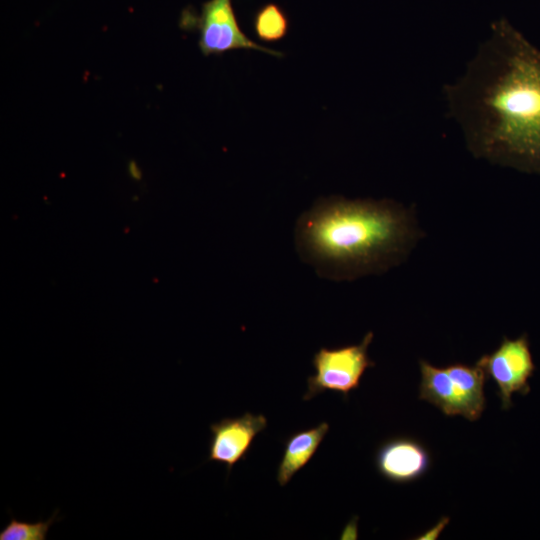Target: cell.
Instances as JSON below:
<instances>
[{
    "label": "cell",
    "mask_w": 540,
    "mask_h": 540,
    "mask_svg": "<svg viewBox=\"0 0 540 540\" xmlns=\"http://www.w3.org/2000/svg\"><path fill=\"white\" fill-rule=\"evenodd\" d=\"M443 93L475 157L540 174V50L506 19Z\"/></svg>",
    "instance_id": "cell-1"
},
{
    "label": "cell",
    "mask_w": 540,
    "mask_h": 540,
    "mask_svg": "<svg viewBox=\"0 0 540 540\" xmlns=\"http://www.w3.org/2000/svg\"><path fill=\"white\" fill-rule=\"evenodd\" d=\"M423 236L413 208L391 199H317L298 217L294 244L322 278L351 281L400 265Z\"/></svg>",
    "instance_id": "cell-2"
},
{
    "label": "cell",
    "mask_w": 540,
    "mask_h": 540,
    "mask_svg": "<svg viewBox=\"0 0 540 540\" xmlns=\"http://www.w3.org/2000/svg\"><path fill=\"white\" fill-rule=\"evenodd\" d=\"M419 399L440 409L446 416L461 415L477 420L485 408L486 374L478 365L454 363L444 368L419 361Z\"/></svg>",
    "instance_id": "cell-3"
},
{
    "label": "cell",
    "mask_w": 540,
    "mask_h": 540,
    "mask_svg": "<svg viewBox=\"0 0 540 540\" xmlns=\"http://www.w3.org/2000/svg\"><path fill=\"white\" fill-rule=\"evenodd\" d=\"M374 334L369 331L359 344L329 349L321 347L312 358L315 374L307 379L303 400H310L325 391L342 394L346 399L358 389L364 372L375 366L368 356Z\"/></svg>",
    "instance_id": "cell-4"
},
{
    "label": "cell",
    "mask_w": 540,
    "mask_h": 540,
    "mask_svg": "<svg viewBox=\"0 0 540 540\" xmlns=\"http://www.w3.org/2000/svg\"><path fill=\"white\" fill-rule=\"evenodd\" d=\"M181 25L198 30L199 49L205 56L221 55L235 49H254L276 57L283 56L279 51L258 45L242 32L232 0H208L197 16L184 11Z\"/></svg>",
    "instance_id": "cell-5"
},
{
    "label": "cell",
    "mask_w": 540,
    "mask_h": 540,
    "mask_svg": "<svg viewBox=\"0 0 540 540\" xmlns=\"http://www.w3.org/2000/svg\"><path fill=\"white\" fill-rule=\"evenodd\" d=\"M476 365L497 384L503 409L512 406L511 398L514 393L527 395L530 392L528 381L536 366L527 334L516 339L503 337L497 349L481 356Z\"/></svg>",
    "instance_id": "cell-6"
},
{
    "label": "cell",
    "mask_w": 540,
    "mask_h": 540,
    "mask_svg": "<svg viewBox=\"0 0 540 540\" xmlns=\"http://www.w3.org/2000/svg\"><path fill=\"white\" fill-rule=\"evenodd\" d=\"M266 426L267 419L264 415L249 412L211 424L207 461L224 464L229 474L235 464L246 458L254 438Z\"/></svg>",
    "instance_id": "cell-7"
},
{
    "label": "cell",
    "mask_w": 540,
    "mask_h": 540,
    "mask_svg": "<svg viewBox=\"0 0 540 540\" xmlns=\"http://www.w3.org/2000/svg\"><path fill=\"white\" fill-rule=\"evenodd\" d=\"M431 464L424 445L408 437H395L381 444L375 456L379 474L393 483H409L422 477Z\"/></svg>",
    "instance_id": "cell-8"
},
{
    "label": "cell",
    "mask_w": 540,
    "mask_h": 540,
    "mask_svg": "<svg viewBox=\"0 0 540 540\" xmlns=\"http://www.w3.org/2000/svg\"><path fill=\"white\" fill-rule=\"evenodd\" d=\"M329 431V424L321 422L315 427L297 431L284 442V452L277 467L276 479L284 487L316 453Z\"/></svg>",
    "instance_id": "cell-9"
},
{
    "label": "cell",
    "mask_w": 540,
    "mask_h": 540,
    "mask_svg": "<svg viewBox=\"0 0 540 540\" xmlns=\"http://www.w3.org/2000/svg\"><path fill=\"white\" fill-rule=\"evenodd\" d=\"M288 18L284 11L274 3L262 6L254 17V31L264 42H275L288 32Z\"/></svg>",
    "instance_id": "cell-10"
},
{
    "label": "cell",
    "mask_w": 540,
    "mask_h": 540,
    "mask_svg": "<svg viewBox=\"0 0 540 540\" xmlns=\"http://www.w3.org/2000/svg\"><path fill=\"white\" fill-rule=\"evenodd\" d=\"M57 512L47 521L35 523L18 521L11 518L0 532V540H46L50 526L55 521Z\"/></svg>",
    "instance_id": "cell-11"
},
{
    "label": "cell",
    "mask_w": 540,
    "mask_h": 540,
    "mask_svg": "<svg viewBox=\"0 0 540 540\" xmlns=\"http://www.w3.org/2000/svg\"><path fill=\"white\" fill-rule=\"evenodd\" d=\"M449 523L448 517H443L439 522L433 526L431 529L417 537L418 540H434L437 539L445 526Z\"/></svg>",
    "instance_id": "cell-12"
}]
</instances>
